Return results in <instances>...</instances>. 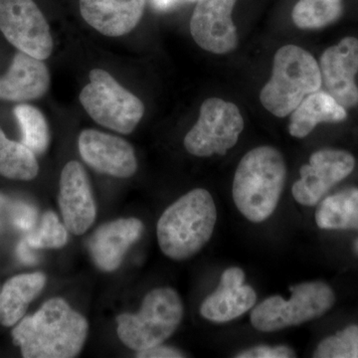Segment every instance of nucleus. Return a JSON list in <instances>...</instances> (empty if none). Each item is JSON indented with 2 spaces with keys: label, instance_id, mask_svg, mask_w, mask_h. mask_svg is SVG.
<instances>
[{
  "label": "nucleus",
  "instance_id": "obj_1",
  "mask_svg": "<svg viewBox=\"0 0 358 358\" xmlns=\"http://www.w3.org/2000/svg\"><path fill=\"white\" fill-rule=\"evenodd\" d=\"M89 324L62 298H52L11 331L25 358H72L83 350Z\"/></svg>",
  "mask_w": 358,
  "mask_h": 358
},
{
  "label": "nucleus",
  "instance_id": "obj_2",
  "mask_svg": "<svg viewBox=\"0 0 358 358\" xmlns=\"http://www.w3.org/2000/svg\"><path fill=\"white\" fill-rule=\"evenodd\" d=\"M286 178V162L279 150L267 145L250 150L240 160L233 180L238 210L251 222L267 220L281 199Z\"/></svg>",
  "mask_w": 358,
  "mask_h": 358
},
{
  "label": "nucleus",
  "instance_id": "obj_3",
  "mask_svg": "<svg viewBox=\"0 0 358 358\" xmlns=\"http://www.w3.org/2000/svg\"><path fill=\"white\" fill-rule=\"evenodd\" d=\"M217 209L210 193L196 188L173 202L157 222V241L162 253L176 261L196 255L215 229Z\"/></svg>",
  "mask_w": 358,
  "mask_h": 358
},
{
  "label": "nucleus",
  "instance_id": "obj_4",
  "mask_svg": "<svg viewBox=\"0 0 358 358\" xmlns=\"http://www.w3.org/2000/svg\"><path fill=\"white\" fill-rule=\"evenodd\" d=\"M322 85L320 66L313 56L296 45H286L275 53L272 76L261 91L260 101L271 114L285 117Z\"/></svg>",
  "mask_w": 358,
  "mask_h": 358
},
{
  "label": "nucleus",
  "instance_id": "obj_5",
  "mask_svg": "<svg viewBox=\"0 0 358 358\" xmlns=\"http://www.w3.org/2000/svg\"><path fill=\"white\" fill-rule=\"evenodd\" d=\"M183 313L182 301L176 289H152L143 299L138 313L117 315V336L131 350L143 352L171 338L182 320Z\"/></svg>",
  "mask_w": 358,
  "mask_h": 358
},
{
  "label": "nucleus",
  "instance_id": "obj_6",
  "mask_svg": "<svg viewBox=\"0 0 358 358\" xmlns=\"http://www.w3.org/2000/svg\"><path fill=\"white\" fill-rule=\"evenodd\" d=\"M89 84L79 100L87 114L101 126L117 133H133L145 115V106L106 70H91Z\"/></svg>",
  "mask_w": 358,
  "mask_h": 358
},
{
  "label": "nucleus",
  "instance_id": "obj_7",
  "mask_svg": "<svg viewBox=\"0 0 358 358\" xmlns=\"http://www.w3.org/2000/svg\"><path fill=\"white\" fill-rule=\"evenodd\" d=\"M334 303L336 294L326 282H303L292 288L289 301L274 296L257 306L252 310L251 324L264 333L281 331L322 317Z\"/></svg>",
  "mask_w": 358,
  "mask_h": 358
},
{
  "label": "nucleus",
  "instance_id": "obj_8",
  "mask_svg": "<svg viewBox=\"0 0 358 358\" xmlns=\"http://www.w3.org/2000/svg\"><path fill=\"white\" fill-rule=\"evenodd\" d=\"M243 129V117L235 103L209 98L202 103L199 120L183 143L194 157L223 155L236 145Z\"/></svg>",
  "mask_w": 358,
  "mask_h": 358
},
{
  "label": "nucleus",
  "instance_id": "obj_9",
  "mask_svg": "<svg viewBox=\"0 0 358 358\" xmlns=\"http://www.w3.org/2000/svg\"><path fill=\"white\" fill-rule=\"evenodd\" d=\"M0 31L16 49L40 60L53 52L50 27L33 0H0Z\"/></svg>",
  "mask_w": 358,
  "mask_h": 358
},
{
  "label": "nucleus",
  "instance_id": "obj_10",
  "mask_svg": "<svg viewBox=\"0 0 358 358\" xmlns=\"http://www.w3.org/2000/svg\"><path fill=\"white\" fill-rule=\"evenodd\" d=\"M355 166V157L345 150L315 152L308 164L301 166V178L292 188L294 199L305 206L319 203L334 185L352 173Z\"/></svg>",
  "mask_w": 358,
  "mask_h": 358
},
{
  "label": "nucleus",
  "instance_id": "obj_11",
  "mask_svg": "<svg viewBox=\"0 0 358 358\" xmlns=\"http://www.w3.org/2000/svg\"><path fill=\"white\" fill-rule=\"evenodd\" d=\"M237 0H199L190 20L192 38L204 50L226 54L237 47V30L232 20Z\"/></svg>",
  "mask_w": 358,
  "mask_h": 358
},
{
  "label": "nucleus",
  "instance_id": "obj_12",
  "mask_svg": "<svg viewBox=\"0 0 358 358\" xmlns=\"http://www.w3.org/2000/svg\"><path fill=\"white\" fill-rule=\"evenodd\" d=\"M78 148L84 162L98 173L128 178L138 169L133 145L119 136L84 129L78 138Z\"/></svg>",
  "mask_w": 358,
  "mask_h": 358
},
{
  "label": "nucleus",
  "instance_id": "obj_13",
  "mask_svg": "<svg viewBox=\"0 0 358 358\" xmlns=\"http://www.w3.org/2000/svg\"><path fill=\"white\" fill-rule=\"evenodd\" d=\"M59 207L72 234L83 235L95 222L96 207L89 176L80 162H68L61 171Z\"/></svg>",
  "mask_w": 358,
  "mask_h": 358
},
{
  "label": "nucleus",
  "instance_id": "obj_14",
  "mask_svg": "<svg viewBox=\"0 0 358 358\" xmlns=\"http://www.w3.org/2000/svg\"><path fill=\"white\" fill-rule=\"evenodd\" d=\"M320 75L327 92L343 107L352 108L358 103V39L345 37L329 47L320 62Z\"/></svg>",
  "mask_w": 358,
  "mask_h": 358
},
{
  "label": "nucleus",
  "instance_id": "obj_15",
  "mask_svg": "<svg viewBox=\"0 0 358 358\" xmlns=\"http://www.w3.org/2000/svg\"><path fill=\"white\" fill-rule=\"evenodd\" d=\"M143 231V224L136 218L117 219L100 226L88 242L89 252L96 267L103 272L117 270Z\"/></svg>",
  "mask_w": 358,
  "mask_h": 358
},
{
  "label": "nucleus",
  "instance_id": "obj_16",
  "mask_svg": "<svg viewBox=\"0 0 358 358\" xmlns=\"http://www.w3.org/2000/svg\"><path fill=\"white\" fill-rule=\"evenodd\" d=\"M43 61L24 52L16 53L0 77V100L21 103L41 99L50 87V73Z\"/></svg>",
  "mask_w": 358,
  "mask_h": 358
},
{
  "label": "nucleus",
  "instance_id": "obj_17",
  "mask_svg": "<svg viewBox=\"0 0 358 358\" xmlns=\"http://www.w3.org/2000/svg\"><path fill=\"white\" fill-rule=\"evenodd\" d=\"M147 0H79L82 17L101 34L120 37L140 22Z\"/></svg>",
  "mask_w": 358,
  "mask_h": 358
},
{
  "label": "nucleus",
  "instance_id": "obj_18",
  "mask_svg": "<svg viewBox=\"0 0 358 358\" xmlns=\"http://www.w3.org/2000/svg\"><path fill=\"white\" fill-rule=\"evenodd\" d=\"M348 113L331 94L315 92L301 101L293 110L289 120V131L294 138H306L322 122L345 121Z\"/></svg>",
  "mask_w": 358,
  "mask_h": 358
},
{
  "label": "nucleus",
  "instance_id": "obj_19",
  "mask_svg": "<svg viewBox=\"0 0 358 358\" xmlns=\"http://www.w3.org/2000/svg\"><path fill=\"white\" fill-rule=\"evenodd\" d=\"M42 273L14 275L6 281L0 292V324L13 327L24 317L30 303L46 285Z\"/></svg>",
  "mask_w": 358,
  "mask_h": 358
},
{
  "label": "nucleus",
  "instance_id": "obj_20",
  "mask_svg": "<svg viewBox=\"0 0 358 358\" xmlns=\"http://www.w3.org/2000/svg\"><path fill=\"white\" fill-rule=\"evenodd\" d=\"M256 301L255 289L248 285L219 284L217 289L202 303L200 313L210 322H228L251 310Z\"/></svg>",
  "mask_w": 358,
  "mask_h": 358
},
{
  "label": "nucleus",
  "instance_id": "obj_21",
  "mask_svg": "<svg viewBox=\"0 0 358 358\" xmlns=\"http://www.w3.org/2000/svg\"><path fill=\"white\" fill-rule=\"evenodd\" d=\"M320 229L358 230V188H348L327 197L315 212Z\"/></svg>",
  "mask_w": 358,
  "mask_h": 358
},
{
  "label": "nucleus",
  "instance_id": "obj_22",
  "mask_svg": "<svg viewBox=\"0 0 358 358\" xmlns=\"http://www.w3.org/2000/svg\"><path fill=\"white\" fill-rule=\"evenodd\" d=\"M36 155L22 143L9 140L0 128V176L29 181L38 176Z\"/></svg>",
  "mask_w": 358,
  "mask_h": 358
},
{
  "label": "nucleus",
  "instance_id": "obj_23",
  "mask_svg": "<svg viewBox=\"0 0 358 358\" xmlns=\"http://www.w3.org/2000/svg\"><path fill=\"white\" fill-rule=\"evenodd\" d=\"M13 113L20 127L21 143L35 155L45 154L50 143V131L43 113L28 103L16 106Z\"/></svg>",
  "mask_w": 358,
  "mask_h": 358
},
{
  "label": "nucleus",
  "instance_id": "obj_24",
  "mask_svg": "<svg viewBox=\"0 0 358 358\" xmlns=\"http://www.w3.org/2000/svg\"><path fill=\"white\" fill-rule=\"evenodd\" d=\"M343 9V0H300L292 16L301 29H319L338 20Z\"/></svg>",
  "mask_w": 358,
  "mask_h": 358
},
{
  "label": "nucleus",
  "instance_id": "obj_25",
  "mask_svg": "<svg viewBox=\"0 0 358 358\" xmlns=\"http://www.w3.org/2000/svg\"><path fill=\"white\" fill-rule=\"evenodd\" d=\"M67 241V228L61 223L58 216L51 211L44 214L38 229L26 239L32 249L62 248Z\"/></svg>",
  "mask_w": 358,
  "mask_h": 358
},
{
  "label": "nucleus",
  "instance_id": "obj_26",
  "mask_svg": "<svg viewBox=\"0 0 358 358\" xmlns=\"http://www.w3.org/2000/svg\"><path fill=\"white\" fill-rule=\"evenodd\" d=\"M313 357L357 358L358 357V326L352 324L343 331L320 341Z\"/></svg>",
  "mask_w": 358,
  "mask_h": 358
},
{
  "label": "nucleus",
  "instance_id": "obj_27",
  "mask_svg": "<svg viewBox=\"0 0 358 358\" xmlns=\"http://www.w3.org/2000/svg\"><path fill=\"white\" fill-rule=\"evenodd\" d=\"M296 357L292 348L286 345L280 346H257L244 352L238 353L239 358H291Z\"/></svg>",
  "mask_w": 358,
  "mask_h": 358
},
{
  "label": "nucleus",
  "instance_id": "obj_28",
  "mask_svg": "<svg viewBox=\"0 0 358 358\" xmlns=\"http://www.w3.org/2000/svg\"><path fill=\"white\" fill-rule=\"evenodd\" d=\"M136 357L143 358H180L185 357V355L176 350V348L160 345L138 352Z\"/></svg>",
  "mask_w": 358,
  "mask_h": 358
},
{
  "label": "nucleus",
  "instance_id": "obj_29",
  "mask_svg": "<svg viewBox=\"0 0 358 358\" xmlns=\"http://www.w3.org/2000/svg\"><path fill=\"white\" fill-rule=\"evenodd\" d=\"M197 1L199 0H150V3L157 13H169L183 4Z\"/></svg>",
  "mask_w": 358,
  "mask_h": 358
},
{
  "label": "nucleus",
  "instance_id": "obj_30",
  "mask_svg": "<svg viewBox=\"0 0 358 358\" xmlns=\"http://www.w3.org/2000/svg\"><path fill=\"white\" fill-rule=\"evenodd\" d=\"M36 220V213L29 206L22 205L18 208L16 223L23 229H30Z\"/></svg>",
  "mask_w": 358,
  "mask_h": 358
},
{
  "label": "nucleus",
  "instance_id": "obj_31",
  "mask_svg": "<svg viewBox=\"0 0 358 358\" xmlns=\"http://www.w3.org/2000/svg\"><path fill=\"white\" fill-rule=\"evenodd\" d=\"M30 249H32L27 242H22V244L20 247V254L22 260H24L27 263H33L35 261L34 256L32 255Z\"/></svg>",
  "mask_w": 358,
  "mask_h": 358
},
{
  "label": "nucleus",
  "instance_id": "obj_32",
  "mask_svg": "<svg viewBox=\"0 0 358 358\" xmlns=\"http://www.w3.org/2000/svg\"><path fill=\"white\" fill-rule=\"evenodd\" d=\"M355 251L357 252V253L358 254V240L357 242H355Z\"/></svg>",
  "mask_w": 358,
  "mask_h": 358
}]
</instances>
